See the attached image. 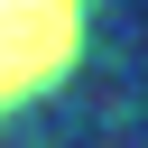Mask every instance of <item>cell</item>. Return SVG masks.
<instances>
[{
  "label": "cell",
  "instance_id": "cell-1",
  "mask_svg": "<svg viewBox=\"0 0 148 148\" xmlns=\"http://www.w3.org/2000/svg\"><path fill=\"white\" fill-rule=\"evenodd\" d=\"M74 0H0V102H18L56 56H65Z\"/></svg>",
  "mask_w": 148,
  "mask_h": 148
}]
</instances>
